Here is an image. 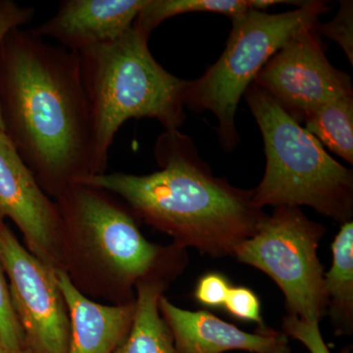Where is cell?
I'll return each instance as SVG.
<instances>
[{
    "label": "cell",
    "mask_w": 353,
    "mask_h": 353,
    "mask_svg": "<svg viewBox=\"0 0 353 353\" xmlns=\"http://www.w3.org/2000/svg\"><path fill=\"white\" fill-rule=\"evenodd\" d=\"M4 132L53 201L92 175L90 119L79 53L16 29L0 50Z\"/></svg>",
    "instance_id": "cell-1"
},
{
    "label": "cell",
    "mask_w": 353,
    "mask_h": 353,
    "mask_svg": "<svg viewBox=\"0 0 353 353\" xmlns=\"http://www.w3.org/2000/svg\"><path fill=\"white\" fill-rule=\"evenodd\" d=\"M153 155L159 169L148 175L115 172L79 183L111 192L183 250L224 257L256 233L267 214L253 204L252 190L216 176L190 137L180 130L164 131Z\"/></svg>",
    "instance_id": "cell-2"
},
{
    "label": "cell",
    "mask_w": 353,
    "mask_h": 353,
    "mask_svg": "<svg viewBox=\"0 0 353 353\" xmlns=\"http://www.w3.org/2000/svg\"><path fill=\"white\" fill-rule=\"evenodd\" d=\"M61 218L62 271L81 294L108 304L134 301L148 279H175L185 250L145 238L138 218L108 190L78 183L55 199Z\"/></svg>",
    "instance_id": "cell-3"
},
{
    "label": "cell",
    "mask_w": 353,
    "mask_h": 353,
    "mask_svg": "<svg viewBox=\"0 0 353 353\" xmlns=\"http://www.w3.org/2000/svg\"><path fill=\"white\" fill-rule=\"evenodd\" d=\"M148 39L132 27L115 41L79 53L90 110L92 176L105 173L114 139L128 120L154 119L165 131L185 123L189 81L158 63Z\"/></svg>",
    "instance_id": "cell-4"
},
{
    "label": "cell",
    "mask_w": 353,
    "mask_h": 353,
    "mask_svg": "<svg viewBox=\"0 0 353 353\" xmlns=\"http://www.w3.org/2000/svg\"><path fill=\"white\" fill-rule=\"evenodd\" d=\"M246 103L263 139L266 169L252 190V202L264 206H309L345 224L353 217V172L334 159L303 125L252 83Z\"/></svg>",
    "instance_id": "cell-5"
},
{
    "label": "cell",
    "mask_w": 353,
    "mask_h": 353,
    "mask_svg": "<svg viewBox=\"0 0 353 353\" xmlns=\"http://www.w3.org/2000/svg\"><path fill=\"white\" fill-rule=\"evenodd\" d=\"M329 9L328 2L315 0L287 12L252 10L232 18L222 54L203 75L189 81L185 97V108L214 115L225 152H233L240 143L236 114L246 90L278 50L305 26L319 22Z\"/></svg>",
    "instance_id": "cell-6"
},
{
    "label": "cell",
    "mask_w": 353,
    "mask_h": 353,
    "mask_svg": "<svg viewBox=\"0 0 353 353\" xmlns=\"http://www.w3.org/2000/svg\"><path fill=\"white\" fill-rule=\"evenodd\" d=\"M326 231L301 208L277 206L233 256L264 272L277 284L289 315L320 322L327 314V296L318 248Z\"/></svg>",
    "instance_id": "cell-7"
},
{
    "label": "cell",
    "mask_w": 353,
    "mask_h": 353,
    "mask_svg": "<svg viewBox=\"0 0 353 353\" xmlns=\"http://www.w3.org/2000/svg\"><path fill=\"white\" fill-rule=\"evenodd\" d=\"M0 263L29 353H68V307L57 271L46 266L0 219Z\"/></svg>",
    "instance_id": "cell-8"
},
{
    "label": "cell",
    "mask_w": 353,
    "mask_h": 353,
    "mask_svg": "<svg viewBox=\"0 0 353 353\" xmlns=\"http://www.w3.org/2000/svg\"><path fill=\"white\" fill-rule=\"evenodd\" d=\"M318 24L305 26L294 34L253 82L301 125L325 104L353 95L350 76L327 57Z\"/></svg>",
    "instance_id": "cell-9"
},
{
    "label": "cell",
    "mask_w": 353,
    "mask_h": 353,
    "mask_svg": "<svg viewBox=\"0 0 353 353\" xmlns=\"http://www.w3.org/2000/svg\"><path fill=\"white\" fill-rule=\"evenodd\" d=\"M12 221L25 246L62 271V225L55 201L41 189L6 132L0 131V219Z\"/></svg>",
    "instance_id": "cell-10"
},
{
    "label": "cell",
    "mask_w": 353,
    "mask_h": 353,
    "mask_svg": "<svg viewBox=\"0 0 353 353\" xmlns=\"http://www.w3.org/2000/svg\"><path fill=\"white\" fill-rule=\"evenodd\" d=\"M159 311L178 353H290L289 336L283 332L265 327L248 333L208 311L178 307L164 296Z\"/></svg>",
    "instance_id": "cell-11"
},
{
    "label": "cell",
    "mask_w": 353,
    "mask_h": 353,
    "mask_svg": "<svg viewBox=\"0 0 353 353\" xmlns=\"http://www.w3.org/2000/svg\"><path fill=\"white\" fill-rule=\"evenodd\" d=\"M148 0H63L54 16L31 31L81 53L119 39L134 26Z\"/></svg>",
    "instance_id": "cell-12"
},
{
    "label": "cell",
    "mask_w": 353,
    "mask_h": 353,
    "mask_svg": "<svg viewBox=\"0 0 353 353\" xmlns=\"http://www.w3.org/2000/svg\"><path fill=\"white\" fill-rule=\"evenodd\" d=\"M57 278L68 307V353H117L131 329L134 301L101 303L81 294L64 271L57 270Z\"/></svg>",
    "instance_id": "cell-13"
},
{
    "label": "cell",
    "mask_w": 353,
    "mask_h": 353,
    "mask_svg": "<svg viewBox=\"0 0 353 353\" xmlns=\"http://www.w3.org/2000/svg\"><path fill=\"white\" fill-rule=\"evenodd\" d=\"M172 280L158 276L137 285L131 329L117 353H178L159 311L160 299Z\"/></svg>",
    "instance_id": "cell-14"
},
{
    "label": "cell",
    "mask_w": 353,
    "mask_h": 353,
    "mask_svg": "<svg viewBox=\"0 0 353 353\" xmlns=\"http://www.w3.org/2000/svg\"><path fill=\"white\" fill-rule=\"evenodd\" d=\"M332 266L324 274L327 314L334 333L352 336L353 331V222L345 223L332 243Z\"/></svg>",
    "instance_id": "cell-15"
},
{
    "label": "cell",
    "mask_w": 353,
    "mask_h": 353,
    "mask_svg": "<svg viewBox=\"0 0 353 353\" xmlns=\"http://www.w3.org/2000/svg\"><path fill=\"white\" fill-rule=\"evenodd\" d=\"M304 1L285 0H148L132 27L150 39V34L165 20L181 14L210 12L234 18L248 11L266 10L277 4L301 6Z\"/></svg>",
    "instance_id": "cell-16"
},
{
    "label": "cell",
    "mask_w": 353,
    "mask_h": 353,
    "mask_svg": "<svg viewBox=\"0 0 353 353\" xmlns=\"http://www.w3.org/2000/svg\"><path fill=\"white\" fill-rule=\"evenodd\" d=\"M303 124L324 148L353 164V95L325 104Z\"/></svg>",
    "instance_id": "cell-17"
},
{
    "label": "cell",
    "mask_w": 353,
    "mask_h": 353,
    "mask_svg": "<svg viewBox=\"0 0 353 353\" xmlns=\"http://www.w3.org/2000/svg\"><path fill=\"white\" fill-rule=\"evenodd\" d=\"M0 348L9 352L26 350L24 334L11 301L8 282L0 263Z\"/></svg>",
    "instance_id": "cell-18"
},
{
    "label": "cell",
    "mask_w": 353,
    "mask_h": 353,
    "mask_svg": "<svg viewBox=\"0 0 353 353\" xmlns=\"http://www.w3.org/2000/svg\"><path fill=\"white\" fill-rule=\"evenodd\" d=\"M320 34L338 43L353 66V2L341 1L340 9L327 24H318Z\"/></svg>",
    "instance_id": "cell-19"
},
{
    "label": "cell",
    "mask_w": 353,
    "mask_h": 353,
    "mask_svg": "<svg viewBox=\"0 0 353 353\" xmlns=\"http://www.w3.org/2000/svg\"><path fill=\"white\" fill-rule=\"evenodd\" d=\"M319 323L288 315L283 320V333L303 343L309 353H332L323 339ZM340 353H350V348L345 347Z\"/></svg>",
    "instance_id": "cell-20"
},
{
    "label": "cell",
    "mask_w": 353,
    "mask_h": 353,
    "mask_svg": "<svg viewBox=\"0 0 353 353\" xmlns=\"http://www.w3.org/2000/svg\"><path fill=\"white\" fill-rule=\"evenodd\" d=\"M232 317L241 321L259 324V329L265 328L261 316V304L259 296L245 287H232L224 306Z\"/></svg>",
    "instance_id": "cell-21"
},
{
    "label": "cell",
    "mask_w": 353,
    "mask_h": 353,
    "mask_svg": "<svg viewBox=\"0 0 353 353\" xmlns=\"http://www.w3.org/2000/svg\"><path fill=\"white\" fill-rule=\"evenodd\" d=\"M231 288L229 280L222 274L208 273L197 282L194 297L206 307H223Z\"/></svg>",
    "instance_id": "cell-22"
},
{
    "label": "cell",
    "mask_w": 353,
    "mask_h": 353,
    "mask_svg": "<svg viewBox=\"0 0 353 353\" xmlns=\"http://www.w3.org/2000/svg\"><path fill=\"white\" fill-rule=\"evenodd\" d=\"M36 9L32 6H21L12 0H0V50L9 32L20 29L34 19ZM0 131L4 132L3 121L0 112Z\"/></svg>",
    "instance_id": "cell-23"
},
{
    "label": "cell",
    "mask_w": 353,
    "mask_h": 353,
    "mask_svg": "<svg viewBox=\"0 0 353 353\" xmlns=\"http://www.w3.org/2000/svg\"><path fill=\"white\" fill-rule=\"evenodd\" d=\"M0 353H29L27 350H23V352H9V350H3V348H0Z\"/></svg>",
    "instance_id": "cell-24"
}]
</instances>
